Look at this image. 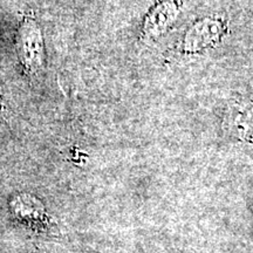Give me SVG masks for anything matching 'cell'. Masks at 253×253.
I'll use <instances>...</instances> for the list:
<instances>
[{
    "mask_svg": "<svg viewBox=\"0 0 253 253\" xmlns=\"http://www.w3.org/2000/svg\"><path fill=\"white\" fill-rule=\"evenodd\" d=\"M227 32L229 27L223 18L212 15L199 18L186 28L179 42V50L188 56L203 54L219 46Z\"/></svg>",
    "mask_w": 253,
    "mask_h": 253,
    "instance_id": "1",
    "label": "cell"
},
{
    "mask_svg": "<svg viewBox=\"0 0 253 253\" xmlns=\"http://www.w3.org/2000/svg\"><path fill=\"white\" fill-rule=\"evenodd\" d=\"M15 48L21 65L30 75L37 74L43 67L45 49L39 26L33 19L25 18L18 28Z\"/></svg>",
    "mask_w": 253,
    "mask_h": 253,
    "instance_id": "2",
    "label": "cell"
},
{
    "mask_svg": "<svg viewBox=\"0 0 253 253\" xmlns=\"http://www.w3.org/2000/svg\"><path fill=\"white\" fill-rule=\"evenodd\" d=\"M182 14L179 0H157L145 14L141 38L145 42H154L172 30Z\"/></svg>",
    "mask_w": 253,
    "mask_h": 253,
    "instance_id": "3",
    "label": "cell"
},
{
    "mask_svg": "<svg viewBox=\"0 0 253 253\" xmlns=\"http://www.w3.org/2000/svg\"><path fill=\"white\" fill-rule=\"evenodd\" d=\"M224 119L226 130L243 143L253 145V100L232 99Z\"/></svg>",
    "mask_w": 253,
    "mask_h": 253,
    "instance_id": "4",
    "label": "cell"
},
{
    "mask_svg": "<svg viewBox=\"0 0 253 253\" xmlns=\"http://www.w3.org/2000/svg\"><path fill=\"white\" fill-rule=\"evenodd\" d=\"M12 210L19 220L26 223L36 230H45L48 227V220L41 204L31 197H17L12 202Z\"/></svg>",
    "mask_w": 253,
    "mask_h": 253,
    "instance_id": "5",
    "label": "cell"
},
{
    "mask_svg": "<svg viewBox=\"0 0 253 253\" xmlns=\"http://www.w3.org/2000/svg\"><path fill=\"white\" fill-rule=\"evenodd\" d=\"M0 102H1V91H0Z\"/></svg>",
    "mask_w": 253,
    "mask_h": 253,
    "instance_id": "6",
    "label": "cell"
}]
</instances>
